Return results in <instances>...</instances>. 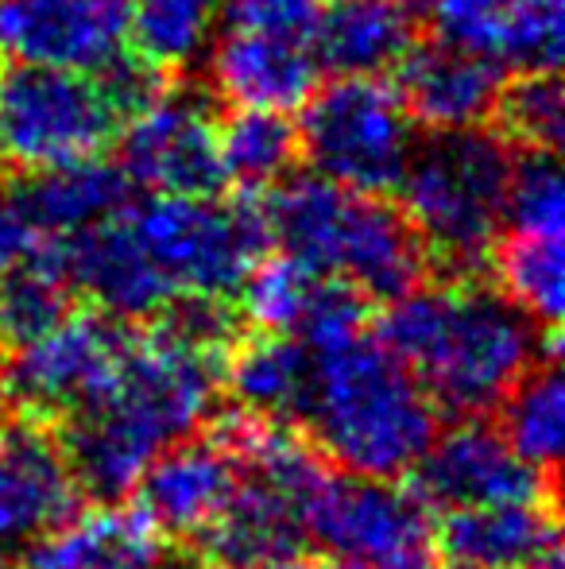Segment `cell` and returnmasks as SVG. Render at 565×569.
<instances>
[{"instance_id": "obj_6", "label": "cell", "mask_w": 565, "mask_h": 569, "mask_svg": "<svg viewBox=\"0 0 565 569\" xmlns=\"http://www.w3.org/2000/svg\"><path fill=\"white\" fill-rule=\"evenodd\" d=\"M294 132L314 174L361 194H392L415 151V120L384 78L337 74L317 86Z\"/></svg>"}, {"instance_id": "obj_2", "label": "cell", "mask_w": 565, "mask_h": 569, "mask_svg": "<svg viewBox=\"0 0 565 569\" xmlns=\"http://www.w3.org/2000/svg\"><path fill=\"white\" fill-rule=\"evenodd\" d=\"M376 338L418 376L437 415L484 419L543 352L558 349V330L523 315L504 291L461 276L418 283L387 302Z\"/></svg>"}, {"instance_id": "obj_3", "label": "cell", "mask_w": 565, "mask_h": 569, "mask_svg": "<svg viewBox=\"0 0 565 569\" xmlns=\"http://www.w3.org/2000/svg\"><path fill=\"white\" fill-rule=\"evenodd\" d=\"M437 407L376 333L314 352L299 430L341 472L403 480L437 435Z\"/></svg>"}, {"instance_id": "obj_15", "label": "cell", "mask_w": 565, "mask_h": 569, "mask_svg": "<svg viewBox=\"0 0 565 569\" xmlns=\"http://www.w3.org/2000/svg\"><path fill=\"white\" fill-rule=\"evenodd\" d=\"M47 240V237H43ZM74 299H85L109 318L148 322L174 302L171 283L140 244L129 210L70 237L47 240Z\"/></svg>"}, {"instance_id": "obj_31", "label": "cell", "mask_w": 565, "mask_h": 569, "mask_svg": "<svg viewBox=\"0 0 565 569\" xmlns=\"http://www.w3.org/2000/svg\"><path fill=\"white\" fill-rule=\"evenodd\" d=\"M492 117L504 128V140L538 151H558L565 136V101L558 70L515 74L512 86H500Z\"/></svg>"}, {"instance_id": "obj_37", "label": "cell", "mask_w": 565, "mask_h": 569, "mask_svg": "<svg viewBox=\"0 0 565 569\" xmlns=\"http://www.w3.org/2000/svg\"><path fill=\"white\" fill-rule=\"evenodd\" d=\"M163 569H205L202 562H167Z\"/></svg>"}, {"instance_id": "obj_9", "label": "cell", "mask_w": 565, "mask_h": 569, "mask_svg": "<svg viewBox=\"0 0 565 569\" xmlns=\"http://www.w3.org/2000/svg\"><path fill=\"white\" fill-rule=\"evenodd\" d=\"M430 508L400 480L330 469L306 500V539L349 569L430 562Z\"/></svg>"}, {"instance_id": "obj_41", "label": "cell", "mask_w": 565, "mask_h": 569, "mask_svg": "<svg viewBox=\"0 0 565 569\" xmlns=\"http://www.w3.org/2000/svg\"><path fill=\"white\" fill-rule=\"evenodd\" d=\"M0 415H4V388H0Z\"/></svg>"}, {"instance_id": "obj_11", "label": "cell", "mask_w": 565, "mask_h": 569, "mask_svg": "<svg viewBox=\"0 0 565 569\" xmlns=\"http://www.w3.org/2000/svg\"><path fill=\"white\" fill-rule=\"evenodd\" d=\"M218 113L194 90H159L121 124V171L151 194H218Z\"/></svg>"}, {"instance_id": "obj_29", "label": "cell", "mask_w": 565, "mask_h": 569, "mask_svg": "<svg viewBox=\"0 0 565 569\" xmlns=\"http://www.w3.org/2000/svg\"><path fill=\"white\" fill-rule=\"evenodd\" d=\"M496 263L500 291L531 315L546 330H558L562 322V237H535V232H500L496 248L488 256Z\"/></svg>"}, {"instance_id": "obj_34", "label": "cell", "mask_w": 565, "mask_h": 569, "mask_svg": "<svg viewBox=\"0 0 565 569\" xmlns=\"http://www.w3.org/2000/svg\"><path fill=\"white\" fill-rule=\"evenodd\" d=\"M36 244H39V232L28 226V218H23L20 206H16V194L8 190V182L0 179V271L20 263Z\"/></svg>"}, {"instance_id": "obj_8", "label": "cell", "mask_w": 565, "mask_h": 569, "mask_svg": "<svg viewBox=\"0 0 565 569\" xmlns=\"http://www.w3.org/2000/svg\"><path fill=\"white\" fill-rule=\"evenodd\" d=\"M124 109L101 74L16 62L0 70V156L20 171L101 156Z\"/></svg>"}, {"instance_id": "obj_17", "label": "cell", "mask_w": 565, "mask_h": 569, "mask_svg": "<svg viewBox=\"0 0 565 569\" xmlns=\"http://www.w3.org/2000/svg\"><path fill=\"white\" fill-rule=\"evenodd\" d=\"M442 43L492 62L500 74L558 70L565 47L562 0H426Z\"/></svg>"}, {"instance_id": "obj_5", "label": "cell", "mask_w": 565, "mask_h": 569, "mask_svg": "<svg viewBox=\"0 0 565 569\" xmlns=\"http://www.w3.org/2000/svg\"><path fill=\"white\" fill-rule=\"evenodd\" d=\"M512 163V143L481 124L415 143L395 190L430 263L468 276L488 260L504 229Z\"/></svg>"}, {"instance_id": "obj_10", "label": "cell", "mask_w": 565, "mask_h": 569, "mask_svg": "<svg viewBox=\"0 0 565 569\" xmlns=\"http://www.w3.org/2000/svg\"><path fill=\"white\" fill-rule=\"evenodd\" d=\"M129 338L132 322L109 318L101 310L93 315L70 310L43 338L4 352L8 360L0 365L4 403L59 427L109 388Z\"/></svg>"}, {"instance_id": "obj_33", "label": "cell", "mask_w": 565, "mask_h": 569, "mask_svg": "<svg viewBox=\"0 0 565 569\" xmlns=\"http://www.w3.org/2000/svg\"><path fill=\"white\" fill-rule=\"evenodd\" d=\"M325 0H221V20L229 28L264 31V36L306 39L314 36Z\"/></svg>"}, {"instance_id": "obj_19", "label": "cell", "mask_w": 565, "mask_h": 569, "mask_svg": "<svg viewBox=\"0 0 565 569\" xmlns=\"http://www.w3.org/2000/svg\"><path fill=\"white\" fill-rule=\"evenodd\" d=\"M500 74L492 62L461 51L453 43H411L407 54L395 62V93L415 124L430 132L476 128L492 117L500 98Z\"/></svg>"}, {"instance_id": "obj_35", "label": "cell", "mask_w": 565, "mask_h": 569, "mask_svg": "<svg viewBox=\"0 0 565 569\" xmlns=\"http://www.w3.org/2000/svg\"><path fill=\"white\" fill-rule=\"evenodd\" d=\"M260 569H349V566L333 562L330 555H302V550H294V555H283Z\"/></svg>"}, {"instance_id": "obj_1", "label": "cell", "mask_w": 565, "mask_h": 569, "mask_svg": "<svg viewBox=\"0 0 565 569\" xmlns=\"http://www.w3.org/2000/svg\"><path fill=\"white\" fill-rule=\"evenodd\" d=\"M225 352L229 345L198 338L167 315L132 322L109 388L59 422L62 450L85 500L124 503L151 457L213 419L225 396Z\"/></svg>"}, {"instance_id": "obj_12", "label": "cell", "mask_w": 565, "mask_h": 569, "mask_svg": "<svg viewBox=\"0 0 565 569\" xmlns=\"http://www.w3.org/2000/svg\"><path fill=\"white\" fill-rule=\"evenodd\" d=\"M407 477L411 492L430 511L558 500V477H546L523 461L500 427H488L484 419H453L450 430L434 435Z\"/></svg>"}, {"instance_id": "obj_22", "label": "cell", "mask_w": 565, "mask_h": 569, "mask_svg": "<svg viewBox=\"0 0 565 569\" xmlns=\"http://www.w3.org/2000/svg\"><path fill=\"white\" fill-rule=\"evenodd\" d=\"M310 380H314V352L294 333L252 330V338H236L229 345L221 388L241 411L299 427Z\"/></svg>"}, {"instance_id": "obj_14", "label": "cell", "mask_w": 565, "mask_h": 569, "mask_svg": "<svg viewBox=\"0 0 565 569\" xmlns=\"http://www.w3.org/2000/svg\"><path fill=\"white\" fill-rule=\"evenodd\" d=\"M132 0H0V47L16 62L101 74L129 54Z\"/></svg>"}, {"instance_id": "obj_40", "label": "cell", "mask_w": 565, "mask_h": 569, "mask_svg": "<svg viewBox=\"0 0 565 569\" xmlns=\"http://www.w3.org/2000/svg\"><path fill=\"white\" fill-rule=\"evenodd\" d=\"M403 569H430V562H418V566H403Z\"/></svg>"}, {"instance_id": "obj_24", "label": "cell", "mask_w": 565, "mask_h": 569, "mask_svg": "<svg viewBox=\"0 0 565 569\" xmlns=\"http://www.w3.org/2000/svg\"><path fill=\"white\" fill-rule=\"evenodd\" d=\"M167 542L151 531L137 511H78L67 527L28 547L20 569H163Z\"/></svg>"}, {"instance_id": "obj_28", "label": "cell", "mask_w": 565, "mask_h": 569, "mask_svg": "<svg viewBox=\"0 0 565 569\" xmlns=\"http://www.w3.org/2000/svg\"><path fill=\"white\" fill-rule=\"evenodd\" d=\"M218 156L225 182L244 194H264L291 174L299 159V132L286 113L272 109H233L218 120Z\"/></svg>"}, {"instance_id": "obj_32", "label": "cell", "mask_w": 565, "mask_h": 569, "mask_svg": "<svg viewBox=\"0 0 565 569\" xmlns=\"http://www.w3.org/2000/svg\"><path fill=\"white\" fill-rule=\"evenodd\" d=\"M500 232H535V237H565V190L562 167L554 151L527 148L512 163L504 202V229Z\"/></svg>"}, {"instance_id": "obj_38", "label": "cell", "mask_w": 565, "mask_h": 569, "mask_svg": "<svg viewBox=\"0 0 565 569\" xmlns=\"http://www.w3.org/2000/svg\"><path fill=\"white\" fill-rule=\"evenodd\" d=\"M0 569H16L12 562H8V555H4V550H0Z\"/></svg>"}, {"instance_id": "obj_42", "label": "cell", "mask_w": 565, "mask_h": 569, "mask_svg": "<svg viewBox=\"0 0 565 569\" xmlns=\"http://www.w3.org/2000/svg\"><path fill=\"white\" fill-rule=\"evenodd\" d=\"M0 51H4V47H0Z\"/></svg>"}, {"instance_id": "obj_26", "label": "cell", "mask_w": 565, "mask_h": 569, "mask_svg": "<svg viewBox=\"0 0 565 569\" xmlns=\"http://www.w3.org/2000/svg\"><path fill=\"white\" fill-rule=\"evenodd\" d=\"M221 23V0H132L129 51L155 74H179L205 59Z\"/></svg>"}, {"instance_id": "obj_23", "label": "cell", "mask_w": 565, "mask_h": 569, "mask_svg": "<svg viewBox=\"0 0 565 569\" xmlns=\"http://www.w3.org/2000/svg\"><path fill=\"white\" fill-rule=\"evenodd\" d=\"M411 12L400 0H325L310 36L322 70L380 78L407 54Z\"/></svg>"}, {"instance_id": "obj_27", "label": "cell", "mask_w": 565, "mask_h": 569, "mask_svg": "<svg viewBox=\"0 0 565 569\" xmlns=\"http://www.w3.org/2000/svg\"><path fill=\"white\" fill-rule=\"evenodd\" d=\"M70 310H74V291L51 244L39 237V244L20 263L0 271V352L43 338Z\"/></svg>"}, {"instance_id": "obj_21", "label": "cell", "mask_w": 565, "mask_h": 569, "mask_svg": "<svg viewBox=\"0 0 565 569\" xmlns=\"http://www.w3.org/2000/svg\"><path fill=\"white\" fill-rule=\"evenodd\" d=\"M16 206L39 237H70L109 221L132 206V182L121 163H105L101 156L74 159V163L39 167L20 182Z\"/></svg>"}, {"instance_id": "obj_18", "label": "cell", "mask_w": 565, "mask_h": 569, "mask_svg": "<svg viewBox=\"0 0 565 569\" xmlns=\"http://www.w3.org/2000/svg\"><path fill=\"white\" fill-rule=\"evenodd\" d=\"M210 86L233 109H272L294 113L322 82V62L306 39L264 36V31L229 28L213 36Z\"/></svg>"}, {"instance_id": "obj_16", "label": "cell", "mask_w": 565, "mask_h": 569, "mask_svg": "<svg viewBox=\"0 0 565 569\" xmlns=\"http://www.w3.org/2000/svg\"><path fill=\"white\" fill-rule=\"evenodd\" d=\"M236 477H241V461L229 450L225 438L213 427L202 435L194 430L151 457V465L132 488L137 496L132 511L163 542L190 547L225 508Z\"/></svg>"}, {"instance_id": "obj_7", "label": "cell", "mask_w": 565, "mask_h": 569, "mask_svg": "<svg viewBox=\"0 0 565 569\" xmlns=\"http://www.w3.org/2000/svg\"><path fill=\"white\" fill-rule=\"evenodd\" d=\"M140 244L179 295L229 299L268 252L272 237L256 202H218L213 194H151L129 206Z\"/></svg>"}, {"instance_id": "obj_20", "label": "cell", "mask_w": 565, "mask_h": 569, "mask_svg": "<svg viewBox=\"0 0 565 569\" xmlns=\"http://www.w3.org/2000/svg\"><path fill=\"white\" fill-rule=\"evenodd\" d=\"M554 542L558 500L450 508L430 535L445 569H527Z\"/></svg>"}, {"instance_id": "obj_25", "label": "cell", "mask_w": 565, "mask_h": 569, "mask_svg": "<svg viewBox=\"0 0 565 569\" xmlns=\"http://www.w3.org/2000/svg\"><path fill=\"white\" fill-rule=\"evenodd\" d=\"M562 352H543L519 380L512 383L504 399H500V435L507 438L515 453L527 465H535L546 477H558V457H562Z\"/></svg>"}, {"instance_id": "obj_39", "label": "cell", "mask_w": 565, "mask_h": 569, "mask_svg": "<svg viewBox=\"0 0 565 569\" xmlns=\"http://www.w3.org/2000/svg\"><path fill=\"white\" fill-rule=\"evenodd\" d=\"M400 4H407V8H411V4H426V0H400Z\"/></svg>"}, {"instance_id": "obj_4", "label": "cell", "mask_w": 565, "mask_h": 569, "mask_svg": "<svg viewBox=\"0 0 565 569\" xmlns=\"http://www.w3.org/2000/svg\"><path fill=\"white\" fill-rule=\"evenodd\" d=\"M264 194L268 237L310 271L353 287L369 302H392L426 279L423 240L384 194H361L322 174H286Z\"/></svg>"}, {"instance_id": "obj_30", "label": "cell", "mask_w": 565, "mask_h": 569, "mask_svg": "<svg viewBox=\"0 0 565 569\" xmlns=\"http://www.w3.org/2000/svg\"><path fill=\"white\" fill-rule=\"evenodd\" d=\"M325 276L310 271L294 256H260L236 287V310L260 333H294L314 302Z\"/></svg>"}, {"instance_id": "obj_36", "label": "cell", "mask_w": 565, "mask_h": 569, "mask_svg": "<svg viewBox=\"0 0 565 569\" xmlns=\"http://www.w3.org/2000/svg\"><path fill=\"white\" fill-rule=\"evenodd\" d=\"M527 569H562V547H558V542H554V547H546Z\"/></svg>"}, {"instance_id": "obj_13", "label": "cell", "mask_w": 565, "mask_h": 569, "mask_svg": "<svg viewBox=\"0 0 565 569\" xmlns=\"http://www.w3.org/2000/svg\"><path fill=\"white\" fill-rule=\"evenodd\" d=\"M82 503L59 427L23 411L0 415V550L36 547L67 527Z\"/></svg>"}]
</instances>
